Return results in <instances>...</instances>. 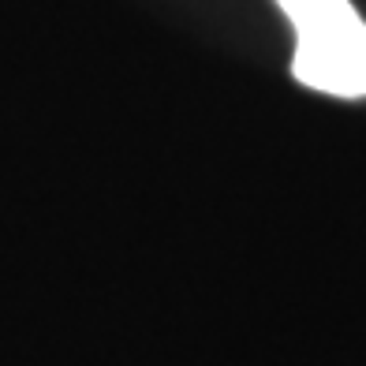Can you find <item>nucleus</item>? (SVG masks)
<instances>
[{"label":"nucleus","instance_id":"obj_1","mask_svg":"<svg viewBox=\"0 0 366 366\" xmlns=\"http://www.w3.org/2000/svg\"><path fill=\"white\" fill-rule=\"evenodd\" d=\"M295 23V79L303 86L366 94V23L347 0H277Z\"/></svg>","mask_w":366,"mask_h":366}]
</instances>
